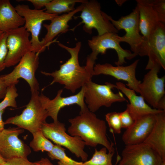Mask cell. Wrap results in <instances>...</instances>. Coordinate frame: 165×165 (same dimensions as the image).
<instances>
[{"mask_svg": "<svg viewBox=\"0 0 165 165\" xmlns=\"http://www.w3.org/2000/svg\"><path fill=\"white\" fill-rule=\"evenodd\" d=\"M71 125L68 131L72 136L80 137L86 145L96 147L98 145L106 148L108 152H114L113 144L107 136L105 122L97 117L87 107L80 110L79 115L69 119Z\"/></svg>", "mask_w": 165, "mask_h": 165, "instance_id": "cell-1", "label": "cell"}, {"mask_svg": "<svg viewBox=\"0 0 165 165\" xmlns=\"http://www.w3.org/2000/svg\"><path fill=\"white\" fill-rule=\"evenodd\" d=\"M58 44L70 54V57L60 66L59 70L51 73L43 71L41 73L53 77L50 85L57 82L64 85L65 88L74 93L77 89L91 80L94 69L86 65L81 66L79 64L78 56L81 47V42H77L73 48L67 46L61 43Z\"/></svg>", "mask_w": 165, "mask_h": 165, "instance_id": "cell-2", "label": "cell"}, {"mask_svg": "<svg viewBox=\"0 0 165 165\" xmlns=\"http://www.w3.org/2000/svg\"><path fill=\"white\" fill-rule=\"evenodd\" d=\"M161 68L157 63L146 66L149 71L139 85V93L153 108L165 111V76H158Z\"/></svg>", "mask_w": 165, "mask_h": 165, "instance_id": "cell-3", "label": "cell"}, {"mask_svg": "<svg viewBox=\"0 0 165 165\" xmlns=\"http://www.w3.org/2000/svg\"><path fill=\"white\" fill-rule=\"evenodd\" d=\"M119 36L117 33H107L100 35L95 36L88 40V44L92 52L87 58L86 65L94 68L95 61L99 53L105 54L108 49L115 50L118 56V59L115 64L121 66L126 63L125 59L131 60L135 56L129 50H124L120 46Z\"/></svg>", "mask_w": 165, "mask_h": 165, "instance_id": "cell-4", "label": "cell"}, {"mask_svg": "<svg viewBox=\"0 0 165 165\" xmlns=\"http://www.w3.org/2000/svg\"><path fill=\"white\" fill-rule=\"evenodd\" d=\"M31 94L30 100L22 113L9 118L4 122L5 124L15 125L31 134L41 130L49 116L39 101V92Z\"/></svg>", "mask_w": 165, "mask_h": 165, "instance_id": "cell-5", "label": "cell"}, {"mask_svg": "<svg viewBox=\"0 0 165 165\" xmlns=\"http://www.w3.org/2000/svg\"><path fill=\"white\" fill-rule=\"evenodd\" d=\"M116 85L109 82L97 84L90 80L84 86V97L88 108L94 113L102 106L109 107L113 103L127 101L120 92L114 93Z\"/></svg>", "mask_w": 165, "mask_h": 165, "instance_id": "cell-6", "label": "cell"}, {"mask_svg": "<svg viewBox=\"0 0 165 165\" xmlns=\"http://www.w3.org/2000/svg\"><path fill=\"white\" fill-rule=\"evenodd\" d=\"M41 130L44 136L56 145L64 146L82 161L87 160L88 154L84 151V142L78 136H72L66 131L64 123L58 121L42 125Z\"/></svg>", "mask_w": 165, "mask_h": 165, "instance_id": "cell-7", "label": "cell"}, {"mask_svg": "<svg viewBox=\"0 0 165 165\" xmlns=\"http://www.w3.org/2000/svg\"><path fill=\"white\" fill-rule=\"evenodd\" d=\"M15 7L17 13L24 18V26L31 35V51L39 54L43 52L45 49L39 38L42 24L46 20L51 21L58 15L48 13L44 11L45 9H32L24 4H19Z\"/></svg>", "mask_w": 165, "mask_h": 165, "instance_id": "cell-8", "label": "cell"}, {"mask_svg": "<svg viewBox=\"0 0 165 165\" xmlns=\"http://www.w3.org/2000/svg\"><path fill=\"white\" fill-rule=\"evenodd\" d=\"M102 13L118 31L121 29L125 31V35L119 36L120 41L128 43L135 57L138 55L143 41V37L140 34L139 16L138 7L136 6L130 14L122 16L118 20H114L111 16L103 11Z\"/></svg>", "mask_w": 165, "mask_h": 165, "instance_id": "cell-9", "label": "cell"}, {"mask_svg": "<svg viewBox=\"0 0 165 165\" xmlns=\"http://www.w3.org/2000/svg\"><path fill=\"white\" fill-rule=\"evenodd\" d=\"M39 53L32 51L26 53L13 70L2 76L8 86L16 85L22 78L28 84L31 93L38 91L39 84L35 73L39 64Z\"/></svg>", "mask_w": 165, "mask_h": 165, "instance_id": "cell-10", "label": "cell"}, {"mask_svg": "<svg viewBox=\"0 0 165 165\" xmlns=\"http://www.w3.org/2000/svg\"><path fill=\"white\" fill-rule=\"evenodd\" d=\"M83 7L79 16L84 24L83 30L91 34L92 29H96L98 35L107 33H117L118 31L111 23L103 15L100 4L96 0H87L82 3Z\"/></svg>", "mask_w": 165, "mask_h": 165, "instance_id": "cell-11", "label": "cell"}, {"mask_svg": "<svg viewBox=\"0 0 165 165\" xmlns=\"http://www.w3.org/2000/svg\"><path fill=\"white\" fill-rule=\"evenodd\" d=\"M138 55L148 57L147 65L157 63L165 70V23L160 22L148 39L143 40Z\"/></svg>", "mask_w": 165, "mask_h": 165, "instance_id": "cell-12", "label": "cell"}, {"mask_svg": "<svg viewBox=\"0 0 165 165\" xmlns=\"http://www.w3.org/2000/svg\"><path fill=\"white\" fill-rule=\"evenodd\" d=\"M7 33L8 51L5 64L9 68L17 64L26 53L31 51V44L30 34L24 26Z\"/></svg>", "mask_w": 165, "mask_h": 165, "instance_id": "cell-13", "label": "cell"}, {"mask_svg": "<svg viewBox=\"0 0 165 165\" xmlns=\"http://www.w3.org/2000/svg\"><path fill=\"white\" fill-rule=\"evenodd\" d=\"M121 156L118 165H160L163 160L156 151L144 142L126 145Z\"/></svg>", "mask_w": 165, "mask_h": 165, "instance_id": "cell-14", "label": "cell"}, {"mask_svg": "<svg viewBox=\"0 0 165 165\" xmlns=\"http://www.w3.org/2000/svg\"><path fill=\"white\" fill-rule=\"evenodd\" d=\"M24 129L19 127L4 129L0 132V154L5 160L15 157L27 158L30 148L18 138Z\"/></svg>", "mask_w": 165, "mask_h": 165, "instance_id": "cell-15", "label": "cell"}, {"mask_svg": "<svg viewBox=\"0 0 165 165\" xmlns=\"http://www.w3.org/2000/svg\"><path fill=\"white\" fill-rule=\"evenodd\" d=\"M139 61V60H137L126 66H114L107 63L96 64L94 67L93 76L101 74L109 75L118 80L125 81L127 82L126 85L129 88L139 93L138 87L141 81L136 78V70Z\"/></svg>", "mask_w": 165, "mask_h": 165, "instance_id": "cell-16", "label": "cell"}, {"mask_svg": "<svg viewBox=\"0 0 165 165\" xmlns=\"http://www.w3.org/2000/svg\"><path fill=\"white\" fill-rule=\"evenodd\" d=\"M63 90L60 89L56 96L50 100L43 94L39 95L38 98L42 107L47 111L49 116H50L53 122L58 120V115L60 110L62 108L70 105L76 104L80 108V110L87 107L84 102V86L77 94L67 97H62Z\"/></svg>", "mask_w": 165, "mask_h": 165, "instance_id": "cell-17", "label": "cell"}, {"mask_svg": "<svg viewBox=\"0 0 165 165\" xmlns=\"http://www.w3.org/2000/svg\"><path fill=\"white\" fill-rule=\"evenodd\" d=\"M156 121V114H152L144 116L135 120L123 133L122 136L123 142L126 145L144 142L152 130Z\"/></svg>", "mask_w": 165, "mask_h": 165, "instance_id": "cell-18", "label": "cell"}, {"mask_svg": "<svg viewBox=\"0 0 165 165\" xmlns=\"http://www.w3.org/2000/svg\"><path fill=\"white\" fill-rule=\"evenodd\" d=\"M116 85V88L120 90L129 99L130 103L127 105L126 109L134 121L147 115L156 114L164 111L152 108L141 96L137 95L134 90L127 88L123 83L117 82Z\"/></svg>", "mask_w": 165, "mask_h": 165, "instance_id": "cell-19", "label": "cell"}, {"mask_svg": "<svg viewBox=\"0 0 165 165\" xmlns=\"http://www.w3.org/2000/svg\"><path fill=\"white\" fill-rule=\"evenodd\" d=\"M83 7L82 3L75 9L68 13L57 15L51 20L50 23L48 24H44L43 26L47 30L45 37L41 41L42 47L45 49L48 47L51 43L56 41L54 38L61 33L66 32L68 30V22L76 13L81 11Z\"/></svg>", "mask_w": 165, "mask_h": 165, "instance_id": "cell-20", "label": "cell"}, {"mask_svg": "<svg viewBox=\"0 0 165 165\" xmlns=\"http://www.w3.org/2000/svg\"><path fill=\"white\" fill-rule=\"evenodd\" d=\"M139 16V28L143 40L148 39L160 22L152 0H136Z\"/></svg>", "mask_w": 165, "mask_h": 165, "instance_id": "cell-21", "label": "cell"}, {"mask_svg": "<svg viewBox=\"0 0 165 165\" xmlns=\"http://www.w3.org/2000/svg\"><path fill=\"white\" fill-rule=\"evenodd\" d=\"M155 125L144 142L156 151L165 160V111L156 114Z\"/></svg>", "mask_w": 165, "mask_h": 165, "instance_id": "cell-22", "label": "cell"}, {"mask_svg": "<svg viewBox=\"0 0 165 165\" xmlns=\"http://www.w3.org/2000/svg\"><path fill=\"white\" fill-rule=\"evenodd\" d=\"M24 18L21 16L9 0H0V31L8 32L23 26Z\"/></svg>", "mask_w": 165, "mask_h": 165, "instance_id": "cell-23", "label": "cell"}, {"mask_svg": "<svg viewBox=\"0 0 165 165\" xmlns=\"http://www.w3.org/2000/svg\"><path fill=\"white\" fill-rule=\"evenodd\" d=\"M85 0H53L45 7V12L49 14L58 15L68 13L74 10L76 3L85 2Z\"/></svg>", "mask_w": 165, "mask_h": 165, "instance_id": "cell-24", "label": "cell"}, {"mask_svg": "<svg viewBox=\"0 0 165 165\" xmlns=\"http://www.w3.org/2000/svg\"><path fill=\"white\" fill-rule=\"evenodd\" d=\"M107 151L105 147L99 150L96 148L92 158L82 162V165H113L112 161L115 151L107 152Z\"/></svg>", "mask_w": 165, "mask_h": 165, "instance_id": "cell-25", "label": "cell"}, {"mask_svg": "<svg viewBox=\"0 0 165 165\" xmlns=\"http://www.w3.org/2000/svg\"><path fill=\"white\" fill-rule=\"evenodd\" d=\"M33 138L30 143V147L35 152H51L54 145L43 134L41 130L32 134Z\"/></svg>", "mask_w": 165, "mask_h": 165, "instance_id": "cell-26", "label": "cell"}, {"mask_svg": "<svg viewBox=\"0 0 165 165\" xmlns=\"http://www.w3.org/2000/svg\"><path fill=\"white\" fill-rule=\"evenodd\" d=\"M65 149L61 146L54 145L52 150L48 152V155L51 160H57L58 165H82V162L76 161L68 156Z\"/></svg>", "mask_w": 165, "mask_h": 165, "instance_id": "cell-27", "label": "cell"}, {"mask_svg": "<svg viewBox=\"0 0 165 165\" xmlns=\"http://www.w3.org/2000/svg\"><path fill=\"white\" fill-rule=\"evenodd\" d=\"M16 85L12 84L8 87L4 99L0 103V111L9 107H17L16 98L18 94Z\"/></svg>", "mask_w": 165, "mask_h": 165, "instance_id": "cell-28", "label": "cell"}, {"mask_svg": "<svg viewBox=\"0 0 165 165\" xmlns=\"http://www.w3.org/2000/svg\"><path fill=\"white\" fill-rule=\"evenodd\" d=\"M105 118L110 131L116 134H119L122 128L119 117V112H112L106 114Z\"/></svg>", "mask_w": 165, "mask_h": 165, "instance_id": "cell-29", "label": "cell"}, {"mask_svg": "<svg viewBox=\"0 0 165 165\" xmlns=\"http://www.w3.org/2000/svg\"><path fill=\"white\" fill-rule=\"evenodd\" d=\"M7 35V32L0 34V72L6 68L5 62L8 51L6 43Z\"/></svg>", "mask_w": 165, "mask_h": 165, "instance_id": "cell-30", "label": "cell"}, {"mask_svg": "<svg viewBox=\"0 0 165 165\" xmlns=\"http://www.w3.org/2000/svg\"><path fill=\"white\" fill-rule=\"evenodd\" d=\"M153 7L160 22L165 23V0H152Z\"/></svg>", "mask_w": 165, "mask_h": 165, "instance_id": "cell-31", "label": "cell"}, {"mask_svg": "<svg viewBox=\"0 0 165 165\" xmlns=\"http://www.w3.org/2000/svg\"><path fill=\"white\" fill-rule=\"evenodd\" d=\"M119 117L122 128L127 129L133 123L134 120L127 109L119 113Z\"/></svg>", "mask_w": 165, "mask_h": 165, "instance_id": "cell-32", "label": "cell"}, {"mask_svg": "<svg viewBox=\"0 0 165 165\" xmlns=\"http://www.w3.org/2000/svg\"><path fill=\"white\" fill-rule=\"evenodd\" d=\"M3 165H34L27 158L15 157L6 160Z\"/></svg>", "mask_w": 165, "mask_h": 165, "instance_id": "cell-33", "label": "cell"}, {"mask_svg": "<svg viewBox=\"0 0 165 165\" xmlns=\"http://www.w3.org/2000/svg\"><path fill=\"white\" fill-rule=\"evenodd\" d=\"M31 2L34 6L35 9L40 10L42 8L45 7L51 1L50 0H27Z\"/></svg>", "mask_w": 165, "mask_h": 165, "instance_id": "cell-34", "label": "cell"}, {"mask_svg": "<svg viewBox=\"0 0 165 165\" xmlns=\"http://www.w3.org/2000/svg\"><path fill=\"white\" fill-rule=\"evenodd\" d=\"M8 86L6 84L2 75L0 76V99L3 98L6 95Z\"/></svg>", "mask_w": 165, "mask_h": 165, "instance_id": "cell-35", "label": "cell"}, {"mask_svg": "<svg viewBox=\"0 0 165 165\" xmlns=\"http://www.w3.org/2000/svg\"><path fill=\"white\" fill-rule=\"evenodd\" d=\"M33 163L34 165H53L47 158H42L39 160Z\"/></svg>", "mask_w": 165, "mask_h": 165, "instance_id": "cell-36", "label": "cell"}, {"mask_svg": "<svg viewBox=\"0 0 165 165\" xmlns=\"http://www.w3.org/2000/svg\"><path fill=\"white\" fill-rule=\"evenodd\" d=\"M4 111V110L0 111V132L4 129V127L5 124L2 119V115Z\"/></svg>", "mask_w": 165, "mask_h": 165, "instance_id": "cell-37", "label": "cell"}, {"mask_svg": "<svg viewBox=\"0 0 165 165\" xmlns=\"http://www.w3.org/2000/svg\"><path fill=\"white\" fill-rule=\"evenodd\" d=\"M6 160L4 159L0 154V165H3Z\"/></svg>", "mask_w": 165, "mask_h": 165, "instance_id": "cell-38", "label": "cell"}, {"mask_svg": "<svg viewBox=\"0 0 165 165\" xmlns=\"http://www.w3.org/2000/svg\"><path fill=\"white\" fill-rule=\"evenodd\" d=\"M116 2L119 6H121L123 3H124L126 0H116Z\"/></svg>", "mask_w": 165, "mask_h": 165, "instance_id": "cell-39", "label": "cell"}, {"mask_svg": "<svg viewBox=\"0 0 165 165\" xmlns=\"http://www.w3.org/2000/svg\"><path fill=\"white\" fill-rule=\"evenodd\" d=\"M160 165H165V160L162 161Z\"/></svg>", "mask_w": 165, "mask_h": 165, "instance_id": "cell-40", "label": "cell"}, {"mask_svg": "<svg viewBox=\"0 0 165 165\" xmlns=\"http://www.w3.org/2000/svg\"><path fill=\"white\" fill-rule=\"evenodd\" d=\"M2 32V31H0V34H1Z\"/></svg>", "mask_w": 165, "mask_h": 165, "instance_id": "cell-41", "label": "cell"}]
</instances>
